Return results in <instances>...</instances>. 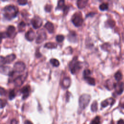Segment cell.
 <instances>
[{"label": "cell", "instance_id": "obj_1", "mask_svg": "<svg viewBox=\"0 0 124 124\" xmlns=\"http://www.w3.org/2000/svg\"><path fill=\"white\" fill-rule=\"evenodd\" d=\"M3 16L8 20H12V19L16 17L18 13V8L13 5L6 6L3 8Z\"/></svg>", "mask_w": 124, "mask_h": 124}, {"label": "cell", "instance_id": "obj_2", "mask_svg": "<svg viewBox=\"0 0 124 124\" xmlns=\"http://www.w3.org/2000/svg\"><path fill=\"white\" fill-rule=\"evenodd\" d=\"M91 96L86 93L82 94L79 98L78 105L79 108L78 109V113H80L83 109H84L88 105L90 102Z\"/></svg>", "mask_w": 124, "mask_h": 124}, {"label": "cell", "instance_id": "obj_3", "mask_svg": "<svg viewBox=\"0 0 124 124\" xmlns=\"http://www.w3.org/2000/svg\"><path fill=\"white\" fill-rule=\"evenodd\" d=\"M69 69L72 74H75L81 68V62L78 61V57H75L69 63Z\"/></svg>", "mask_w": 124, "mask_h": 124}, {"label": "cell", "instance_id": "obj_4", "mask_svg": "<svg viewBox=\"0 0 124 124\" xmlns=\"http://www.w3.org/2000/svg\"><path fill=\"white\" fill-rule=\"evenodd\" d=\"M71 20L73 24L77 27L81 26L83 22V19L80 13H76L73 15Z\"/></svg>", "mask_w": 124, "mask_h": 124}, {"label": "cell", "instance_id": "obj_5", "mask_svg": "<svg viewBox=\"0 0 124 124\" xmlns=\"http://www.w3.org/2000/svg\"><path fill=\"white\" fill-rule=\"evenodd\" d=\"M16 58V56L14 54H11L7 55L5 57H3L2 56H0V66L4 65V64L8 63L9 64L13 62Z\"/></svg>", "mask_w": 124, "mask_h": 124}, {"label": "cell", "instance_id": "obj_6", "mask_svg": "<svg viewBox=\"0 0 124 124\" xmlns=\"http://www.w3.org/2000/svg\"><path fill=\"white\" fill-rule=\"evenodd\" d=\"M26 68L25 63L22 62H17L14 64L13 71L15 73H21L24 71Z\"/></svg>", "mask_w": 124, "mask_h": 124}, {"label": "cell", "instance_id": "obj_7", "mask_svg": "<svg viewBox=\"0 0 124 124\" xmlns=\"http://www.w3.org/2000/svg\"><path fill=\"white\" fill-rule=\"evenodd\" d=\"M31 24L35 29H37L42 26L43 24V21L40 17L35 16L31 19Z\"/></svg>", "mask_w": 124, "mask_h": 124}, {"label": "cell", "instance_id": "obj_8", "mask_svg": "<svg viewBox=\"0 0 124 124\" xmlns=\"http://www.w3.org/2000/svg\"><path fill=\"white\" fill-rule=\"evenodd\" d=\"M114 88L115 90V92L118 95H120L122 93L124 90V83L122 82L118 81L117 83H114Z\"/></svg>", "mask_w": 124, "mask_h": 124}, {"label": "cell", "instance_id": "obj_9", "mask_svg": "<svg viewBox=\"0 0 124 124\" xmlns=\"http://www.w3.org/2000/svg\"><path fill=\"white\" fill-rule=\"evenodd\" d=\"M5 33L7 37L10 38H14L16 35L15 27L13 25L9 26L7 28L6 31H5Z\"/></svg>", "mask_w": 124, "mask_h": 124}, {"label": "cell", "instance_id": "obj_10", "mask_svg": "<svg viewBox=\"0 0 124 124\" xmlns=\"http://www.w3.org/2000/svg\"><path fill=\"white\" fill-rule=\"evenodd\" d=\"M46 39V33L44 31H40L37 33V37L36 39V43L40 44Z\"/></svg>", "mask_w": 124, "mask_h": 124}, {"label": "cell", "instance_id": "obj_11", "mask_svg": "<svg viewBox=\"0 0 124 124\" xmlns=\"http://www.w3.org/2000/svg\"><path fill=\"white\" fill-rule=\"evenodd\" d=\"M27 77V74L24 76V75H20L16 78H15L14 80V82L15 85V86L17 87H19L22 85L25 79H26Z\"/></svg>", "mask_w": 124, "mask_h": 124}, {"label": "cell", "instance_id": "obj_12", "mask_svg": "<svg viewBox=\"0 0 124 124\" xmlns=\"http://www.w3.org/2000/svg\"><path fill=\"white\" fill-rule=\"evenodd\" d=\"M21 93L23 94L22 99H26L28 97L30 92V87L29 85H26L20 90Z\"/></svg>", "mask_w": 124, "mask_h": 124}, {"label": "cell", "instance_id": "obj_13", "mask_svg": "<svg viewBox=\"0 0 124 124\" xmlns=\"http://www.w3.org/2000/svg\"><path fill=\"white\" fill-rule=\"evenodd\" d=\"M35 34L34 31L30 29L25 33V38L29 41H32L35 38Z\"/></svg>", "mask_w": 124, "mask_h": 124}, {"label": "cell", "instance_id": "obj_14", "mask_svg": "<svg viewBox=\"0 0 124 124\" xmlns=\"http://www.w3.org/2000/svg\"><path fill=\"white\" fill-rule=\"evenodd\" d=\"M114 103H115V99L114 98H109L103 101L101 103V105L102 107L105 108L109 105L111 106L113 105Z\"/></svg>", "mask_w": 124, "mask_h": 124}, {"label": "cell", "instance_id": "obj_15", "mask_svg": "<svg viewBox=\"0 0 124 124\" xmlns=\"http://www.w3.org/2000/svg\"><path fill=\"white\" fill-rule=\"evenodd\" d=\"M44 27L47 30L49 33H52L54 32V27L52 23L49 21H47L44 25Z\"/></svg>", "mask_w": 124, "mask_h": 124}, {"label": "cell", "instance_id": "obj_16", "mask_svg": "<svg viewBox=\"0 0 124 124\" xmlns=\"http://www.w3.org/2000/svg\"><path fill=\"white\" fill-rule=\"evenodd\" d=\"M88 0H77V5L78 7L80 9H83L86 7L88 3Z\"/></svg>", "mask_w": 124, "mask_h": 124}, {"label": "cell", "instance_id": "obj_17", "mask_svg": "<svg viewBox=\"0 0 124 124\" xmlns=\"http://www.w3.org/2000/svg\"><path fill=\"white\" fill-rule=\"evenodd\" d=\"M71 84V80L69 78H65L63 79L62 83V86L64 89L68 88Z\"/></svg>", "mask_w": 124, "mask_h": 124}, {"label": "cell", "instance_id": "obj_18", "mask_svg": "<svg viewBox=\"0 0 124 124\" xmlns=\"http://www.w3.org/2000/svg\"><path fill=\"white\" fill-rule=\"evenodd\" d=\"M12 70H10V68L8 66H4V65L0 66V72L3 74H5L9 76Z\"/></svg>", "mask_w": 124, "mask_h": 124}, {"label": "cell", "instance_id": "obj_19", "mask_svg": "<svg viewBox=\"0 0 124 124\" xmlns=\"http://www.w3.org/2000/svg\"><path fill=\"white\" fill-rule=\"evenodd\" d=\"M84 79L89 84L91 85H94L95 84V79L93 78L88 76L86 77H84Z\"/></svg>", "mask_w": 124, "mask_h": 124}, {"label": "cell", "instance_id": "obj_20", "mask_svg": "<svg viewBox=\"0 0 124 124\" xmlns=\"http://www.w3.org/2000/svg\"><path fill=\"white\" fill-rule=\"evenodd\" d=\"M44 47L48 49H53L57 47V45L54 42H48L45 44Z\"/></svg>", "mask_w": 124, "mask_h": 124}, {"label": "cell", "instance_id": "obj_21", "mask_svg": "<svg viewBox=\"0 0 124 124\" xmlns=\"http://www.w3.org/2000/svg\"><path fill=\"white\" fill-rule=\"evenodd\" d=\"M68 39L69 40V41L71 42H74L75 41H76L77 39V37L75 32L72 31L69 32L68 35Z\"/></svg>", "mask_w": 124, "mask_h": 124}, {"label": "cell", "instance_id": "obj_22", "mask_svg": "<svg viewBox=\"0 0 124 124\" xmlns=\"http://www.w3.org/2000/svg\"><path fill=\"white\" fill-rule=\"evenodd\" d=\"M66 5H65L64 4V0H59L58 4H57V9H63L64 7H65Z\"/></svg>", "mask_w": 124, "mask_h": 124}, {"label": "cell", "instance_id": "obj_23", "mask_svg": "<svg viewBox=\"0 0 124 124\" xmlns=\"http://www.w3.org/2000/svg\"><path fill=\"white\" fill-rule=\"evenodd\" d=\"M114 78L117 81H120L123 78V75H122V73L120 71H117L114 74Z\"/></svg>", "mask_w": 124, "mask_h": 124}, {"label": "cell", "instance_id": "obj_24", "mask_svg": "<svg viewBox=\"0 0 124 124\" xmlns=\"http://www.w3.org/2000/svg\"><path fill=\"white\" fill-rule=\"evenodd\" d=\"M25 27H26V23L23 21L20 22L18 25V28L19 31H20V32L23 31L25 30Z\"/></svg>", "mask_w": 124, "mask_h": 124}, {"label": "cell", "instance_id": "obj_25", "mask_svg": "<svg viewBox=\"0 0 124 124\" xmlns=\"http://www.w3.org/2000/svg\"><path fill=\"white\" fill-rule=\"evenodd\" d=\"M91 109L92 112H96L97 110V102L95 100L94 101L91 105Z\"/></svg>", "mask_w": 124, "mask_h": 124}, {"label": "cell", "instance_id": "obj_26", "mask_svg": "<svg viewBox=\"0 0 124 124\" xmlns=\"http://www.w3.org/2000/svg\"><path fill=\"white\" fill-rule=\"evenodd\" d=\"M50 62L54 67H58L60 65L59 61L56 59H51L50 60Z\"/></svg>", "mask_w": 124, "mask_h": 124}, {"label": "cell", "instance_id": "obj_27", "mask_svg": "<svg viewBox=\"0 0 124 124\" xmlns=\"http://www.w3.org/2000/svg\"><path fill=\"white\" fill-rule=\"evenodd\" d=\"M99 9L101 11H104L108 10V5L107 3H103L99 5Z\"/></svg>", "mask_w": 124, "mask_h": 124}, {"label": "cell", "instance_id": "obj_28", "mask_svg": "<svg viewBox=\"0 0 124 124\" xmlns=\"http://www.w3.org/2000/svg\"><path fill=\"white\" fill-rule=\"evenodd\" d=\"M114 83H112L110 81V80H108L106 82V87L108 90H112V88H114Z\"/></svg>", "mask_w": 124, "mask_h": 124}, {"label": "cell", "instance_id": "obj_29", "mask_svg": "<svg viewBox=\"0 0 124 124\" xmlns=\"http://www.w3.org/2000/svg\"><path fill=\"white\" fill-rule=\"evenodd\" d=\"M100 118L99 116H96L91 122L90 124H100Z\"/></svg>", "mask_w": 124, "mask_h": 124}, {"label": "cell", "instance_id": "obj_30", "mask_svg": "<svg viewBox=\"0 0 124 124\" xmlns=\"http://www.w3.org/2000/svg\"><path fill=\"white\" fill-rule=\"evenodd\" d=\"M64 37L63 35H62V34L57 35L56 37V40L59 43L62 42L64 40Z\"/></svg>", "mask_w": 124, "mask_h": 124}, {"label": "cell", "instance_id": "obj_31", "mask_svg": "<svg viewBox=\"0 0 124 124\" xmlns=\"http://www.w3.org/2000/svg\"><path fill=\"white\" fill-rule=\"evenodd\" d=\"M107 23V25L110 28L114 27L115 26V21L114 20H111V19L108 20Z\"/></svg>", "mask_w": 124, "mask_h": 124}, {"label": "cell", "instance_id": "obj_32", "mask_svg": "<svg viewBox=\"0 0 124 124\" xmlns=\"http://www.w3.org/2000/svg\"><path fill=\"white\" fill-rule=\"evenodd\" d=\"M16 96V93L15 92V91L14 90H12L10 91L9 93V98L10 100H12Z\"/></svg>", "mask_w": 124, "mask_h": 124}, {"label": "cell", "instance_id": "obj_33", "mask_svg": "<svg viewBox=\"0 0 124 124\" xmlns=\"http://www.w3.org/2000/svg\"><path fill=\"white\" fill-rule=\"evenodd\" d=\"M91 74V72L90 70H89L88 69H86L84 70L83 71V77H86L90 76V75Z\"/></svg>", "mask_w": 124, "mask_h": 124}, {"label": "cell", "instance_id": "obj_34", "mask_svg": "<svg viewBox=\"0 0 124 124\" xmlns=\"http://www.w3.org/2000/svg\"><path fill=\"white\" fill-rule=\"evenodd\" d=\"M17 2L20 5H25L28 3V0H17Z\"/></svg>", "mask_w": 124, "mask_h": 124}, {"label": "cell", "instance_id": "obj_35", "mask_svg": "<svg viewBox=\"0 0 124 124\" xmlns=\"http://www.w3.org/2000/svg\"><path fill=\"white\" fill-rule=\"evenodd\" d=\"M52 6L49 4H46L45 7V10L47 12H50L52 9Z\"/></svg>", "mask_w": 124, "mask_h": 124}, {"label": "cell", "instance_id": "obj_36", "mask_svg": "<svg viewBox=\"0 0 124 124\" xmlns=\"http://www.w3.org/2000/svg\"><path fill=\"white\" fill-rule=\"evenodd\" d=\"M0 108H4L6 106L7 102H6V100H3L2 99H0Z\"/></svg>", "mask_w": 124, "mask_h": 124}, {"label": "cell", "instance_id": "obj_37", "mask_svg": "<svg viewBox=\"0 0 124 124\" xmlns=\"http://www.w3.org/2000/svg\"><path fill=\"white\" fill-rule=\"evenodd\" d=\"M6 93V91L5 90V89L4 88H3L2 87H0V96L5 95Z\"/></svg>", "mask_w": 124, "mask_h": 124}, {"label": "cell", "instance_id": "obj_38", "mask_svg": "<svg viewBox=\"0 0 124 124\" xmlns=\"http://www.w3.org/2000/svg\"><path fill=\"white\" fill-rule=\"evenodd\" d=\"M35 56L37 58H39V57H41L42 55L40 53V52H39V49H37L36 50V52H35Z\"/></svg>", "mask_w": 124, "mask_h": 124}, {"label": "cell", "instance_id": "obj_39", "mask_svg": "<svg viewBox=\"0 0 124 124\" xmlns=\"http://www.w3.org/2000/svg\"><path fill=\"white\" fill-rule=\"evenodd\" d=\"M120 106L122 108H124V97L122 98L120 100Z\"/></svg>", "mask_w": 124, "mask_h": 124}, {"label": "cell", "instance_id": "obj_40", "mask_svg": "<svg viewBox=\"0 0 124 124\" xmlns=\"http://www.w3.org/2000/svg\"><path fill=\"white\" fill-rule=\"evenodd\" d=\"M17 122L16 119H13L11 121V124H17Z\"/></svg>", "mask_w": 124, "mask_h": 124}, {"label": "cell", "instance_id": "obj_41", "mask_svg": "<svg viewBox=\"0 0 124 124\" xmlns=\"http://www.w3.org/2000/svg\"><path fill=\"white\" fill-rule=\"evenodd\" d=\"M24 124H33L32 122H31L29 120H26L24 122Z\"/></svg>", "mask_w": 124, "mask_h": 124}, {"label": "cell", "instance_id": "obj_42", "mask_svg": "<svg viewBox=\"0 0 124 124\" xmlns=\"http://www.w3.org/2000/svg\"><path fill=\"white\" fill-rule=\"evenodd\" d=\"M117 124H124V121L123 120H120L117 122Z\"/></svg>", "mask_w": 124, "mask_h": 124}]
</instances>
